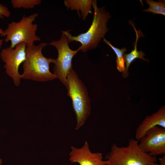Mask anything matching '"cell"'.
<instances>
[{
	"label": "cell",
	"instance_id": "obj_8",
	"mask_svg": "<svg viewBox=\"0 0 165 165\" xmlns=\"http://www.w3.org/2000/svg\"><path fill=\"white\" fill-rule=\"evenodd\" d=\"M138 141L139 147L151 156L165 154V128L156 126L148 130Z\"/></svg>",
	"mask_w": 165,
	"mask_h": 165
},
{
	"label": "cell",
	"instance_id": "obj_4",
	"mask_svg": "<svg viewBox=\"0 0 165 165\" xmlns=\"http://www.w3.org/2000/svg\"><path fill=\"white\" fill-rule=\"evenodd\" d=\"M138 141L130 139L125 147L113 144L105 156L107 165H158L156 157L142 151L138 146Z\"/></svg>",
	"mask_w": 165,
	"mask_h": 165
},
{
	"label": "cell",
	"instance_id": "obj_3",
	"mask_svg": "<svg viewBox=\"0 0 165 165\" xmlns=\"http://www.w3.org/2000/svg\"><path fill=\"white\" fill-rule=\"evenodd\" d=\"M67 95L71 99L72 107L77 123L75 128L78 130L84 124L90 114V100L87 89L76 72L72 69L68 74L65 86Z\"/></svg>",
	"mask_w": 165,
	"mask_h": 165
},
{
	"label": "cell",
	"instance_id": "obj_17",
	"mask_svg": "<svg viewBox=\"0 0 165 165\" xmlns=\"http://www.w3.org/2000/svg\"><path fill=\"white\" fill-rule=\"evenodd\" d=\"M160 163L158 165H165V156L160 157L159 159Z\"/></svg>",
	"mask_w": 165,
	"mask_h": 165
},
{
	"label": "cell",
	"instance_id": "obj_13",
	"mask_svg": "<svg viewBox=\"0 0 165 165\" xmlns=\"http://www.w3.org/2000/svg\"><path fill=\"white\" fill-rule=\"evenodd\" d=\"M104 42L109 46L114 51L116 55V66L118 70L120 72H123L125 69V62L124 59V54L127 51V49L123 47L121 49L118 48L113 46L111 43L105 38H103Z\"/></svg>",
	"mask_w": 165,
	"mask_h": 165
},
{
	"label": "cell",
	"instance_id": "obj_15",
	"mask_svg": "<svg viewBox=\"0 0 165 165\" xmlns=\"http://www.w3.org/2000/svg\"><path fill=\"white\" fill-rule=\"evenodd\" d=\"M41 2V0H12L11 1L13 7L15 9H33L36 6L40 4Z\"/></svg>",
	"mask_w": 165,
	"mask_h": 165
},
{
	"label": "cell",
	"instance_id": "obj_16",
	"mask_svg": "<svg viewBox=\"0 0 165 165\" xmlns=\"http://www.w3.org/2000/svg\"><path fill=\"white\" fill-rule=\"evenodd\" d=\"M11 13L8 8L1 3H0V18L3 19L4 17H9Z\"/></svg>",
	"mask_w": 165,
	"mask_h": 165
},
{
	"label": "cell",
	"instance_id": "obj_9",
	"mask_svg": "<svg viewBox=\"0 0 165 165\" xmlns=\"http://www.w3.org/2000/svg\"><path fill=\"white\" fill-rule=\"evenodd\" d=\"M69 153V160L72 163H77L80 165H107V161L103 160L102 154L93 153L89 148V144L86 141L80 148L72 146Z\"/></svg>",
	"mask_w": 165,
	"mask_h": 165
},
{
	"label": "cell",
	"instance_id": "obj_6",
	"mask_svg": "<svg viewBox=\"0 0 165 165\" xmlns=\"http://www.w3.org/2000/svg\"><path fill=\"white\" fill-rule=\"evenodd\" d=\"M67 37L62 32L60 39L53 41L49 44L54 46L58 52V57L54 63L53 74L65 86L67 74L72 69L73 58L79 51L78 49L75 50L71 49Z\"/></svg>",
	"mask_w": 165,
	"mask_h": 165
},
{
	"label": "cell",
	"instance_id": "obj_2",
	"mask_svg": "<svg viewBox=\"0 0 165 165\" xmlns=\"http://www.w3.org/2000/svg\"><path fill=\"white\" fill-rule=\"evenodd\" d=\"M48 45L42 42L37 45L26 46V59L23 63L21 79L43 82L57 78L49 69L50 64L54 63L55 59L47 58L42 53L43 48Z\"/></svg>",
	"mask_w": 165,
	"mask_h": 165
},
{
	"label": "cell",
	"instance_id": "obj_11",
	"mask_svg": "<svg viewBox=\"0 0 165 165\" xmlns=\"http://www.w3.org/2000/svg\"><path fill=\"white\" fill-rule=\"evenodd\" d=\"M129 23L134 28L136 33V38L134 45V48L133 50L128 54L125 53L124 54V59L125 63V69L122 72V76L125 78H127L128 75V70L129 68L133 62L137 58H140L143 60L148 62L149 61L147 59L145 58L144 57L145 56V53L142 51H138L137 48L138 42L139 38L140 37H142L143 33L140 30H138L134 26V24L131 21H129Z\"/></svg>",
	"mask_w": 165,
	"mask_h": 165
},
{
	"label": "cell",
	"instance_id": "obj_7",
	"mask_svg": "<svg viewBox=\"0 0 165 165\" xmlns=\"http://www.w3.org/2000/svg\"><path fill=\"white\" fill-rule=\"evenodd\" d=\"M26 46L24 43H20L14 48L9 46L3 49L0 54L1 58L5 63L4 67L6 73L17 86L20 83L21 79L19 72V68L26 59Z\"/></svg>",
	"mask_w": 165,
	"mask_h": 165
},
{
	"label": "cell",
	"instance_id": "obj_5",
	"mask_svg": "<svg viewBox=\"0 0 165 165\" xmlns=\"http://www.w3.org/2000/svg\"><path fill=\"white\" fill-rule=\"evenodd\" d=\"M38 16L37 13L28 16L24 15L19 22L9 23L2 35L5 37V41H10V46L14 48L20 43L32 46L35 42L40 41L41 38L36 34L38 25L34 23Z\"/></svg>",
	"mask_w": 165,
	"mask_h": 165
},
{
	"label": "cell",
	"instance_id": "obj_10",
	"mask_svg": "<svg viewBox=\"0 0 165 165\" xmlns=\"http://www.w3.org/2000/svg\"><path fill=\"white\" fill-rule=\"evenodd\" d=\"M159 126L165 128V107H161L157 112L150 116H147L136 129V140H139L150 129Z\"/></svg>",
	"mask_w": 165,
	"mask_h": 165
},
{
	"label": "cell",
	"instance_id": "obj_1",
	"mask_svg": "<svg viewBox=\"0 0 165 165\" xmlns=\"http://www.w3.org/2000/svg\"><path fill=\"white\" fill-rule=\"evenodd\" d=\"M92 7L94 15L92 24L86 32L77 36H72L70 30L62 31L67 37L69 43L73 41L80 42L81 45L78 49L86 52L95 48L105 37L108 31V23L111 18L110 13L107 11L104 6L98 8L97 1L93 0Z\"/></svg>",
	"mask_w": 165,
	"mask_h": 165
},
{
	"label": "cell",
	"instance_id": "obj_19",
	"mask_svg": "<svg viewBox=\"0 0 165 165\" xmlns=\"http://www.w3.org/2000/svg\"><path fill=\"white\" fill-rule=\"evenodd\" d=\"M2 159L0 158V165H2Z\"/></svg>",
	"mask_w": 165,
	"mask_h": 165
},
{
	"label": "cell",
	"instance_id": "obj_18",
	"mask_svg": "<svg viewBox=\"0 0 165 165\" xmlns=\"http://www.w3.org/2000/svg\"><path fill=\"white\" fill-rule=\"evenodd\" d=\"M3 31H4L2 29V28H0V35L2 36L3 33ZM3 41L2 39H0V50L3 44Z\"/></svg>",
	"mask_w": 165,
	"mask_h": 165
},
{
	"label": "cell",
	"instance_id": "obj_14",
	"mask_svg": "<svg viewBox=\"0 0 165 165\" xmlns=\"http://www.w3.org/2000/svg\"><path fill=\"white\" fill-rule=\"evenodd\" d=\"M146 3L149 6L148 8L143 10V12L152 13L153 14H161L165 16V1L158 2L152 0H146Z\"/></svg>",
	"mask_w": 165,
	"mask_h": 165
},
{
	"label": "cell",
	"instance_id": "obj_12",
	"mask_svg": "<svg viewBox=\"0 0 165 165\" xmlns=\"http://www.w3.org/2000/svg\"><path fill=\"white\" fill-rule=\"evenodd\" d=\"M92 0H65L64 4L68 9L75 10L83 20H85L89 13H92Z\"/></svg>",
	"mask_w": 165,
	"mask_h": 165
}]
</instances>
